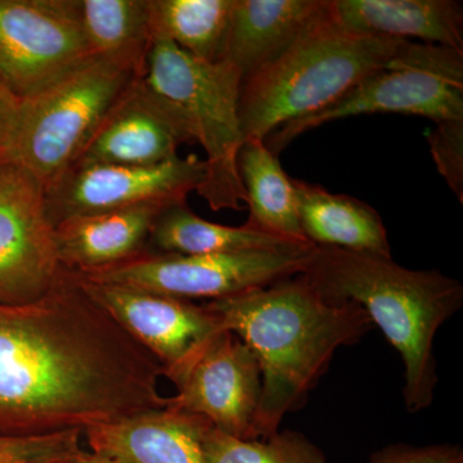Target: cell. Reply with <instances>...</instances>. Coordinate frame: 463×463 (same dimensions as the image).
<instances>
[{
  "label": "cell",
  "mask_w": 463,
  "mask_h": 463,
  "mask_svg": "<svg viewBox=\"0 0 463 463\" xmlns=\"http://www.w3.org/2000/svg\"><path fill=\"white\" fill-rule=\"evenodd\" d=\"M164 367L65 269L27 304H0V437L84 432L167 407Z\"/></svg>",
  "instance_id": "6da1fadb"
},
{
  "label": "cell",
  "mask_w": 463,
  "mask_h": 463,
  "mask_svg": "<svg viewBox=\"0 0 463 463\" xmlns=\"http://www.w3.org/2000/svg\"><path fill=\"white\" fill-rule=\"evenodd\" d=\"M206 306L260 368V401L249 440L276 434L286 414L303 405L335 352L358 343L373 325L364 307L326 298L303 274Z\"/></svg>",
  "instance_id": "7a4b0ae2"
},
{
  "label": "cell",
  "mask_w": 463,
  "mask_h": 463,
  "mask_svg": "<svg viewBox=\"0 0 463 463\" xmlns=\"http://www.w3.org/2000/svg\"><path fill=\"white\" fill-rule=\"evenodd\" d=\"M300 274L326 298L364 307L402 356L407 410L430 407L438 383L434 339L461 309L462 283L438 270L408 269L392 257L319 246Z\"/></svg>",
  "instance_id": "3957f363"
},
{
  "label": "cell",
  "mask_w": 463,
  "mask_h": 463,
  "mask_svg": "<svg viewBox=\"0 0 463 463\" xmlns=\"http://www.w3.org/2000/svg\"><path fill=\"white\" fill-rule=\"evenodd\" d=\"M408 41L361 35L341 25L325 0L288 50L243 81V138L265 141L279 128L336 102Z\"/></svg>",
  "instance_id": "277c9868"
},
{
  "label": "cell",
  "mask_w": 463,
  "mask_h": 463,
  "mask_svg": "<svg viewBox=\"0 0 463 463\" xmlns=\"http://www.w3.org/2000/svg\"><path fill=\"white\" fill-rule=\"evenodd\" d=\"M143 80L182 109L194 142L205 151L206 178L197 194L214 212L242 209L245 191L239 156L245 138L239 70L228 61L207 62L192 57L163 36H154Z\"/></svg>",
  "instance_id": "5b68a950"
},
{
  "label": "cell",
  "mask_w": 463,
  "mask_h": 463,
  "mask_svg": "<svg viewBox=\"0 0 463 463\" xmlns=\"http://www.w3.org/2000/svg\"><path fill=\"white\" fill-rule=\"evenodd\" d=\"M121 61L94 57L69 75L23 99L16 130L5 149L43 190L74 165L105 116L134 79Z\"/></svg>",
  "instance_id": "8992f818"
},
{
  "label": "cell",
  "mask_w": 463,
  "mask_h": 463,
  "mask_svg": "<svg viewBox=\"0 0 463 463\" xmlns=\"http://www.w3.org/2000/svg\"><path fill=\"white\" fill-rule=\"evenodd\" d=\"M421 116L432 123L463 120V52L405 42L385 65L374 70L336 102L279 128L264 145L279 156L298 137L353 116Z\"/></svg>",
  "instance_id": "52a82bcc"
},
{
  "label": "cell",
  "mask_w": 463,
  "mask_h": 463,
  "mask_svg": "<svg viewBox=\"0 0 463 463\" xmlns=\"http://www.w3.org/2000/svg\"><path fill=\"white\" fill-rule=\"evenodd\" d=\"M313 248L212 255L145 251L108 269L76 274L90 281L128 286L181 300L213 301L303 273Z\"/></svg>",
  "instance_id": "ba28073f"
},
{
  "label": "cell",
  "mask_w": 463,
  "mask_h": 463,
  "mask_svg": "<svg viewBox=\"0 0 463 463\" xmlns=\"http://www.w3.org/2000/svg\"><path fill=\"white\" fill-rule=\"evenodd\" d=\"M91 58L75 0H0V74L21 99Z\"/></svg>",
  "instance_id": "9c48e42d"
},
{
  "label": "cell",
  "mask_w": 463,
  "mask_h": 463,
  "mask_svg": "<svg viewBox=\"0 0 463 463\" xmlns=\"http://www.w3.org/2000/svg\"><path fill=\"white\" fill-rule=\"evenodd\" d=\"M206 178L196 155L151 166L74 164L45 190L52 223L72 215L184 203Z\"/></svg>",
  "instance_id": "30bf717a"
},
{
  "label": "cell",
  "mask_w": 463,
  "mask_h": 463,
  "mask_svg": "<svg viewBox=\"0 0 463 463\" xmlns=\"http://www.w3.org/2000/svg\"><path fill=\"white\" fill-rule=\"evenodd\" d=\"M63 272L44 190L23 167L5 164L0 170V304L38 300Z\"/></svg>",
  "instance_id": "8fae6325"
},
{
  "label": "cell",
  "mask_w": 463,
  "mask_h": 463,
  "mask_svg": "<svg viewBox=\"0 0 463 463\" xmlns=\"http://www.w3.org/2000/svg\"><path fill=\"white\" fill-rule=\"evenodd\" d=\"M169 410L203 417L219 431L249 440L261 394L255 355L228 330L215 334L173 377Z\"/></svg>",
  "instance_id": "7c38bea8"
},
{
  "label": "cell",
  "mask_w": 463,
  "mask_h": 463,
  "mask_svg": "<svg viewBox=\"0 0 463 463\" xmlns=\"http://www.w3.org/2000/svg\"><path fill=\"white\" fill-rule=\"evenodd\" d=\"M76 276L87 294L160 362L167 380L223 330L218 316L206 304L196 306L181 298Z\"/></svg>",
  "instance_id": "4fadbf2b"
},
{
  "label": "cell",
  "mask_w": 463,
  "mask_h": 463,
  "mask_svg": "<svg viewBox=\"0 0 463 463\" xmlns=\"http://www.w3.org/2000/svg\"><path fill=\"white\" fill-rule=\"evenodd\" d=\"M192 142L191 125L182 109L138 76L116 100L74 164L157 165L178 157L179 147Z\"/></svg>",
  "instance_id": "5bb4252c"
},
{
  "label": "cell",
  "mask_w": 463,
  "mask_h": 463,
  "mask_svg": "<svg viewBox=\"0 0 463 463\" xmlns=\"http://www.w3.org/2000/svg\"><path fill=\"white\" fill-rule=\"evenodd\" d=\"M209 421L179 411H147L83 432L90 452L109 463H207L201 437Z\"/></svg>",
  "instance_id": "9a60e30c"
},
{
  "label": "cell",
  "mask_w": 463,
  "mask_h": 463,
  "mask_svg": "<svg viewBox=\"0 0 463 463\" xmlns=\"http://www.w3.org/2000/svg\"><path fill=\"white\" fill-rule=\"evenodd\" d=\"M165 207L143 205L62 219L54 225L61 264L70 272L87 274L138 257L147 251L152 227Z\"/></svg>",
  "instance_id": "2e32d148"
},
{
  "label": "cell",
  "mask_w": 463,
  "mask_h": 463,
  "mask_svg": "<svg viewBox=\"0 0 463 463\" xmlns=\"http://www.w3.org/2000/svg\"><path fill=\"white\" fill-rule=\"evenodd\" d=\"M350 33L463 52V8L456 0H331Z\"/></svg>",
  "instance_id": "e0dca14e"
},
{
  "label": "cell",
  "mask_w": 463,
  "mask_h": 463,
  "mask_svg": "<svg viewBox=\"0 0 463 463\" xmlns=\"http://www.w3.org/2000/svg\"><path fill=\"white\" fill-rule=\"evenodd\" d=\"M323 2L233 0L223 60L248 80L288 50Z\"/></svg>",
  "instance_id": "ac0fdd59"
},
{
  "label": "cell",
  "mask_w": 463,
  "mask_h": 463,
  "mask_svg": "<svg viewBox=\"0 0 463 463\" xmlns=\"http://www.w3.org/2000/svg\"><path fill=\"white\" fill-rule=\"evenodd\" d=\"M301 231L319 248L392 257L388 231L373 206L318 184L294 179Z\"/></svg>",
  "instance_id": "d6986e66"
},
{
  "label": "cell",
  "mask_w": 463,
  "mask_h": 463,
  "mask_svg": "<svg viewBox=\"0 0 463 463\" xmlns=\"http://www.w3.org/2000/svg\"><path fill=\"white\" fill-rule=\"evenodd\" d=\"M148 245L155 252L183 255L236 254L249 251H298L312 243L272 236L251 225L228 227L194 214L187 201L165 207L157 216Z\"/></svg>",
  "instance_id": "ffe728a7"
},
{
  "label": "cell",
  "mask_w": 463,
  "mask_h": 463,
  "mask_svg": "<svg viewBox=\"0 0 463 463\" xmlns=\"http://www.w3.org/2000/svg\"><path fill=\"white\" fill-rule=\"evenodd\" d=\"M239 172L250 210L246 224L281 239L310 243L301 231L294 179L282 169L279 156L264 141L243 142Z\"/></svg>",
  "instance_id": "44dd1931"
},
{
  "label": "cell",
  "mask_w": 463,
  "mask_h": 463,
  "mask_svg": "<svg viewBox=\"0 0 463 463\" xmlns=\"http://www.w3.org/2000/svg\"><path fill=\"white\" fill-rule=\"evenodd\" d=\"M81 32L94 57L128 63L145 75L154 41L149 0H75Z\"/></svg>",
  "instance_id": "7402d4cb"
},
{
  "label": "cell",
  "mask_w": 463,
  "mask_h": 463,
  "mask_svg": "<svg viewBox=\"0 0 463 463\" xmlns=\"http://www.w3.org/2000/svg\"><path fill=\"white\" fill-rule=\"evenodd\" d=\"M233 0H149L154 36L207 62L223 60Z\"/></svg>",
  "instance_id": "603a6c76"
},
{
  "label": "cell",
  "mask_w": 463,
  "mask_h": 463,
  "mask_svg": "<svg viewBox=\"0 0 463 463\" xmlns=\"http://www.w3.org/2000/svg\"><path fill=\"white\" fill-rule=\"evenodd\" d=\"M201 447L207 463H327L322 449L297 431H277L267 439L243 440L209 423Z\"/></svg>",
  "instance_id": "cb8c5ba5"
},
{
  "label": "cell",
  "mask_w": 463,
  "mask_h": 463,
  "mask_svg": "<svg viewBox=\"0 0 463 463\" xmlns=\"http://www.w3.org/2000/svg\"><path fill=\"white\" fill-rule=\"evenodd\" d=\"M80 431L33 438L0 437V463H60L81 449Z\"/></svg>",
  "instance_id": "d4e9b609"
},
{
  "label": "cell",
  "mask_w": 463,
  "mask_h": 463,
  "mask_svg": "<svg viewBox=\"0 0 463 463\" xmlns=\"http://www.w3.org/2000/svg\"><path fill=\"white\" fill-rule=\"evenodd\" d=\"M439 174L463 203V120L435 123L426 133Z\"/></svg>",
  "instance_id": "484cf974"
},
{
  "label": "cell",
  "mask_w": 463,
  "mask_h": 463,
  "mask_svg": "<svg viewBox=\"0 0 463 463\" xmlns=\"http://www.w3.org/2000/svg\"><path fill=\"white\" fill-rule=\"evenodd\" d=\"M370 463H463L458 446L438 444L429 447L392 446L374 453Z\"/></svg>",
  "instance_id": "4316f807"
},
{
  "label": "cell",
  "mask_w": 463,
  "mask_h": 463,
  "mask_svg": "<svg viewBox=\"0 0 463 463\" xmlns=\"http://www.w3.org/2000/svg\"><path fill=\"white\" fill-rule=\"evenodd\" d=\"M21 106L23 99L12 90L5 76L0 74V151L3 154L16 130Z\"/></svg>",
  "instance_id": "83f0119b"
},
{
  "label": "cell",
  "mask_w": 463,
  "mask_h": 463,
  "mask_svg": "<svg viewBox=\"0 0 463 463\" xmlns=\"http://www.w3.org/2000/svg\"><path fill=\"white\" fill-rule=\"evenodd\" d=\"M60 463H109L106 461V459L100 458V457L93 455L91 452H88V450H78L75 455L69 457L67 459H63L62 462Z\"/></svg>",
  "instance_id": "f1b7e54d"
},
{
  "label": "cell",
  "mask_w": 463,
  "mask_h": 463,
  "mask_svg": "<svg viewBox=\"0 0 463 463\" xmlns=\"http://www.w3.org/2000/svg\"><path fill=\"white\" fill-rule=\"evenodd\" d=\"M7 158H5V154H3L2 151H0V170H2V167L7 164Z\"/></svg>",
  "instance_id": "f546056e"
}]
</instances>
